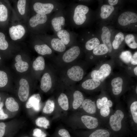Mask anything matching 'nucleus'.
I'll list each match as a JSON object with an SVG mask.
<instances>
[{"instance_id": "f257e3e1", "label": "nucleus", "mask_w": 137, "mask_h": 137, "mask_svg": "<svg viewBox=\"0 0 137 137\" xmlns=\"http://www.w3.org/2000/svg\"><path fill=\"white\" fill-rule=\"evenodd\" d=\"M65 10L68 23L74 28H77L85 22L89 11V8L87 6L75 3L68 4Z\"/></svg>"}, {"instance_id": "f03ea898", "label": "nucleus", "mask_w": 137, "mask_h": 137, "mask_svg": "<svg viewBox=\"0 0 137 137\" xmlns=\"http://www.w3.org/2000/svg\"><path fill=\"white\" fill-rule=\"evenodd\" d=\"M52 15L34 14L27 22L28 29L35 35L46 34L50 28V22Z\"/></svg>"}, {"instance_id": "7ed1b4c3", "label": "nucleus", "mask_w": 137, "mask_h": 137, "mask_svg": "<svg viewBox=\"0 0 137 137\" xmlns=\"http://www.w3.org/2000/svg\"><path fill=\"white\" fill-rule=\"evenodd\" d=\"M65 4L57 0L36 1L32 4V8L35 13L49 15L65 8Z\"/></svg>"}, {"instance_id": "20e7f679", "label": "nucleus", "mask_w": 137, "mask_h": 137, "mask_svg": "<svg viewBox=\"0 0 137 137\" xmlns=\"http://www.w3.org/2000/svg\"><path fill=\"white\" fill-rule=\"evenodd\" d=\"M68 23L66 12L64 8L58 10L52 15L50 22V28L54 34L64 29Z\"/></svg>"}, {"instance_id": "39448f33", "label": "nucleus", "mask_w": 137, "mask_h": 137, "mask_svg": "<svg viewBox=\"0 0 137 137\" xmlns=\"http://www.w3.org/2000/svg\"><path fill=\"white\" fill-rule=\"evenodd\" d=\"M36 36L46 44H49L52 48L56 52H62L66 50V46L54 35H51L46 34Z\"/></svg>"}, {"instance_id": "423d86ee", "label": "nucleus", "mask_w": 137, "mask_h": 137, "mask_svg": "<svg viewBox=\"0 0 137 137\" xmlns=\"http://www.w3.org/2000/svg\"><path fill=\"white\" fill-rule=\"evenodd\" d=\"M54 35L58 38L65 46L75 44L77 42V35L73 31L64 29Z\"/></svg>"}, {"instance_id": "0eeeda50", "label": "nucleus", "mask_w": 137, "mask_h": 137, "mask_svg": "<svg viewBox=\"0 0 137 137\" xmlns=\"http://www.w3.org/2000/svg\"><path fill=\"white\" fill-rule=\"evenodd\" d=\"M26 31L25 26L21 23L11 26L9 30L10 37L13 41L22 39L25 35Z\"/></svg>"}, {"instance_id": "6e6552de", "label": "nucleus", "mask_w": 137, "mask_h": 137, "mask_svg": "<svg viewBox=\"0 0 137 137\" xmlns=\"http://www.w3.org/2000/svg\"><path fill=\"white\" fill-rule=\"evenodd\" d=\"M111 70L110 65L108 64H104L101 66L98 70L92 71L91 76L92 79L102 80L110 75Z\"/></svg>"}, {"instance_id": "1a4fd4ad", "label": "nucleus", "mask_w": 137, "mask_h": 137, "mask_svg": "<svg viewBox=\"0 0 137 137\" xmlns=\"http://www.w3.org/2000/svg\"><path fill=\"white\" fill-rule=\"evenodd\" d=\"M124 117V113L120 110H117L110 118L109 123L111 128L114 131L119 130L122 127L121 122Z\"/></svg>"}, {"instance_id": "9d476101", "label": "nucleus", "mask_w": 137, "mask_h": 137, "mask_svg": "<svg viewBox=\"0 0 137 137\" xmlns=\"http://www.w3.org/2000/svg\"><path fill=\"white\" fill-rule=\"evenodd\" d=\"M28 1L25 0H18L16 4V10L18 16L27 22L28 10ZM28 20V19L27 18Z\"/></svg>"}, {"instance_id": "9b49d317", "label": "nucleus", "mask_w": 137, "mask_h": 137, "mask_svg": "<svg viewBox=\"0 0 137 137\" xmlns=\"http://www.w3.org/2000/svg\"><path fill=\"white\" fill-rule=\"evenodd\" d=\"M119 23L122 26H125L131 23L137 22V14L131 11H126L121 13L118 19Z\"/></svg>"}, {"instance_id": "f8f14e48", "label": "nucleus", "mask_w": 137, "mask_h": 137, "mask_svg": "<svg viewBox=\"0 0 137 137\" xmlns=\"http://www.w3.org/2000/svg\"><path fill=\"white\" fill-rule=\"evenodd\" d=\"M34 39L37 43L34 46V48L36 52L39 54L42 55H50L52 53L51 48L46 44L35 35Z\"/></svg>"}, {"instance_id": "ddd939ff", "label": "nucleus", "mask_w": 137, "mask_h": 137, "mask_svg": "<svg viewBox=\"0 0 137 137\" xmlns=\"http://www.w3.org/2000/svg\"><path fill=\"white\" fill-rule=\"evenodd\" d=\"M80 52L81 50L79 47L74 45L64 53L62 56V59L65 62H71L78 58Z\"/></svg>"}, {"instance_id": "4468645a", "label": "nucleus", "mask_w": 137, "mask_h": 137, "mask_svg": "<svg viewBox=\"0 0 137 137\" xmlns=\"http://www.w3.org/2000/svg\"><path fill=\"white\" fill-rule=\"evenodd\" d=\"M20 86L18 92V96L20 100L26 101L28 97L29 87L27 81L26 79L21 78L19 81Z\"/></svg>"}, {"instance_id": "2eb2a0df", "label": "nucleus", "mask_w": 137, "mask_h": 137, "mask_svg": "<svg viewBox=\"0 0 137 137\" xmlns=\"http://www.w3.org/2000/svg\"><path fill=\"white\" fill-rule=\"evenodd\" d=\"M67 74L71 80L75 81L81 80L84 74L82 68L78 66H74L69 69Z\"/></svg>"}, {"instance_id": "dca6fc26", "label": "nucleus", "mask_w": 137, "mask_h": 137, "mask_svg": "<svg viewBox=\"0 0 137 137\" xmlns=\"http://www.w3.org/2000/svg\"><path fill=\"white\" fill-rule=\"evenodd\" d=\"M41 97L39 94H35L31 96L27 102L26 107L27 108H32L36 111H39L40 109V102Z\"/></svg>"}, {"instance_id": "f3484780", "label": "nucleus", "mask_w": 137, "mask_h": 137, "mask_svg": "<svg viewBox=\"0 0 137 137\" xmlns=\"http://www.w3.org/2000/svg\"><path fill=\"white\" fill-rule=\"evenodd\" d=\"M102 32L101 35V38L103 44L107 47L109 53L111 52L112 50V44L110 41L111 32L107 27L103 26L102 29Z\"/></svg>"}, {"instance_id": "a211bd4d", "label": "nucleus", "mask_w": 137, "mask_h": 137, "mask_svg": "<svg viewBox=\"0 0 137 137\" xmlns=\"http://www.w3.org/2000/svg\"><path fill=\"white\" fill-rule=\"evenodd\" d=\"M81 119L82 123L88 129H94L98 126V120L96 117L84 115L81 116Z\"/></svg>"}, {"instance_id": "6ab92c4d", "label": "nucleus", "mask_w": 137, "mask_h": 137, "mask_svg": "<svg viewBox=\"0 0 137 137\" xmlns=\"http://www.w3.org/2000/svg\"><path fill=\"white\" fill-rule=\"evenodd\" d=\"M52 84L50 75L48 73H45L41 80L40 88L44 92H46L51 89Z\"/></svg>"}, {"instance_id": "aec40b11", "label": "nucleus", "mask_w": 137, "mask_h": 137, "mask_svg": "<svg viewBox=\"0 0 137 137\" xmlns=\"http://www.w3.org/2000/svg\"><path fill=\"white\" fill-rule=\"evenodd\" d=\"M123 80L121 77H117L113 79L111 82L112 87V91L115 95L119 94L122 90V85Z\"/></svg>"}, {"instance_id": "412c9836", "label": "nucleus", "mask_w": 137, "mask_h": 137, "mask_svg": "<svg viewBox=\"0 0 137 137\" xmlns=\"http://www.w3.org/2000/svg\"><path fill=\"white\" fill-rule=\"evenodd\" d=\"M15 59L16 62L14 65L17 71L19 72L23 73L28 70L29 67L28 64L26 62L22 60L20 55H17Z\"/></svg>"}, {"instance_id": "4be33fe9", "label": "nucleus", "mask_w": 137, "mask_h": 137, "mask_svg": "<svg viewBox=\"0 0 137 137\" xmlns=\"http://www.w3.org/2000/svg\"><path fill=\"white\" fill-rule=\"evenodd\" d=\"M81 105L83 109L86 112L91 114L95 113L96 106L94 101L87 99L83 100Z\"/></svg>"}, {"instance_id": "5701e85b", "label": "nucleus", "mask_w": 137, "mask_h": 137, "mask_svg": "<svg viewBox=\"0 0 137 137\" xmlns=\"http://www.w3.org/2000/svg\"><path fill=\"white\" fill-rule=\"evenodd\" d=\"M100 81L96 79H87L82 84V86L84 89L91 90H94L100 85Z\"/></svg>"}, {"instance_id": "b1692460", "label": "nucleus", "mask_w": 137, "mask_h": 137, "mask_svg": "<svg viewBox=\"0 0 137 137\" xmlns=\"http://www.w3.org/2000/svg\"><path fill=\"white\" fill-rule=\"evenodd\" d=\"M5 105L7 109L11 112L17 111L19 108L18 103L12 97L7 98L6 100Z\"/></svg>"}, {"instance_id": "393cba45", "label": "nucleus", "mask_w": 137, "mask_h": 137, "mask_svg": "<svg viewBox=\"0 0 137 137\" xmlns=\"http://www.w3.org/2000/svg\"><path fill=\"white\" fill-rule=\"evenodd\" d=\"M73 98V107L74 109H76L81 105L84 100V97L81 92L78 91H76L74 93Z\"/></svg>"}, {"instance_id": "a878e982", "label": "nucleus", "mask_w": 137, "mask_h": 137, "mask_svg": "<svg viewBox=\"0 0 137 137\" xmlns=\"http://www.w3.org/2000/svg\"><path fill=\"white\" fill-rule=\"evenodd\" d=\"M114 7L108 5H104L101 8L100 16L103 19L107 18L111 14L114 10Z\"/></svg>"}, {"instance_id": "bb28decb", "label": "nucleus", "mask_w": 137, "mask_h": 137, "mask_svg": "<svg viewBox=\"0 0 137 137\" xmlns=\"http://www.w3.org/2000/svg\"><path fill=\"white\" fill-rule=\"evenodd\" d=\"M45 62L44 58L41 56L37 57L33 62L32 67L36 71L43 70L45 68Z\"/></svg>"}, {"instance_id": "cd10ccee", "label": "nucleus", "mask_w": 137, "mask_h": 137, "mask_svg": "<svg viewBox=\"0 0 137 137\" xmlns=\"http://www.w3.org/2000/svg\"><path fill=\"white\" fill-rule=\"evenodd\" d=\"M58 104L61 108L63 110L66 111L69 108L68 98L64 93H61L58 98Z\"/></svg>"}, {"instance_id": "c85d7f7f", "label": "nucleus", "mask_w": 137, "mask_h": 137, "mask_svg": "<svg viewBox=\"0 0 137 137\" xmlns=\"http://www.w3.org/2000/svg\"><path fill=\"white\" fill-rule=\"evenodd\" d=\"M9 16V11L7 7L4 4H0V22L6 21Z\"/></svg>"}, {"instance_id": "c756f323", "label": "nucleus", "mask_w": 137, "mask_h": 137, "mask_svg": "<svg viewBox=\"0 0 137 137\" xmlns=\"http://www.w3.org/2000/svg\"><path fill=\"white\" fill-rule=\"evenodd\" d=\"M100 42L97 38L94 37L88 40L85 42V47L88 50H93L100 44Z\"/></svg>"}, {"instance_id": "7c9ffc66", "label": "nucleus", "mask_w": 137, "mask_h": 137, "mask_svg": "<svg viewBox=\"0 0 137 137\" xmlns=\"http://www.w3.org/2000/svg\"><path fill=\"white\" fill-rule=\"evenodd\" d=\"M124 39V35L122 32H119L117 33L115 36V39L112 43L113 48L115 49H118Z\"/></svg>"}, {"instance_id": "2f4dec72", "label": "nucleus", "mask_w": 137, "mask_h": 137, "mask_svg": "<svg viewBox=\"0 0 137 137\" xmlns=\"http://www.w3.org/2000/svg\"><path fill=\"white\" fill-rule=\"evenodd\" d=\"M108 51L107 47L103 44L99 45L93 50V53L96 55H101L106 54Z\"/></svg>"}, {"instance_id": "473e14b6", "label": "nucleus", "mask_w": 137, "mask_h": 137, "mask_svg": "<svg viewBox=\"0 0 137 137\" xmlns=\"http://www.w3.org/2000/svg\"><path fill=\"white\" fill-rule=\"evenodd\" d=\"M125 42L128 46L132 49H135L137 47V44L135 41L134 36L132 34L126 35L125 37Z\"/></svg>"}, {"instance_id": "72a5a7b5", "label": "nucleus", "mask_w": 137, "mask_h": 137, "mask_svg": "<svg viewBox=\"0 0 137 137\" xmlns=\"http://www.w3.org/2000/svg\"><path fill=\"white\" fill-rule=\"evenodd\" d=\"M110 134L107 130L99 129L92 132L89 137H109Z\"/></svg>"}, {"instance_id": "f704fd0d", "label": "nucleus", "mask_w": 137, "mask_h": 137, "mask_svg": "<svg viewBox=\"0 0 137 137\" xmlns=\"http://www.w3.org/2000/svg\"><path fill=\"white\" fill-rule=\"evenodd\" d=\"M55 108V103L53 101L48 100L46 102L43 109V112L46 114H50L54 110Z\"/></svg>"}, {"instance_id": "c9c22d12", "label": "nucleus", "mask_w": 137, "mask_h": 137, "mask_svg": "<svg viewBox=\"0 0 137 137\" xmlns=\"http://www.w3.org/2000/svg\"><path fill=\"white\" fill-rule=\"evenodd\" d=\"M36 125L39 127L46 129L49 124V121L45 117H42L38 118L35 121Z\"/></svg>"}, {"instance_id": "e433bc0d", "label": "nucleus", "mask_w": 137, "mask_h": 137, "mask_svg": "<svg viewBox=\"0 0 137 137\" xmlns=\"http://www.w3.org/2000/svg\"><path fill=\"white\" fill-rule=\"evenodd\" d=\"M5 35L0 32V49L4 50L7 49L9 47L8 43L6 39Z\"/></svg>"}, {"instance_id": "4c0bfd02", "label": "nucleus", "mask_w": 137, "mask_h": 137, "mask_svg": "<svg viewBox=\"0 0 137 137\" xmlns=\"http://www.w3.org/2000/svg\"><path fill=\"white\" fill-rule=\"evenodd\" d=\"M132 56L131 53L130 51H125L121 53L120 58L124 62L128 63L130 62Z\"/></svg>"}, {"instance_id": "58836bf2", "label": "nucleus", "mask_w": 137, "mask_h": 137, "mask_svg": "<svg viewBox=\"0 0 137 137\" xmlns=\"http://www.w3.org/2000/svg\"><path fill=\"white\" fill-rule=\"evenodd\" d=\"M130 110L134 122L137 123V101L134 102L131 104Z\"/></svg>"}, {"instance_id": "ea45409f", "label": "nucleus", "mask_w": 137, "mask_h": 137, "mask_svg": "<svg viewBox=\"0 0 137 137\" xmlns=\"http://www.w3.org/2000/svg\"><path fill=\"white\" fill-rule=\"evenodd\" d=\"M8 81V78L7 74L4 71L0 70V88L5 86Z\"/></svg>"}, {"instance_id": "a19ab883", "label": "nucleus", "mask_w": 137, "mask_h": 137, "mask_svg": "<svg viewBox=\"0 0 137 137\" xmlns=\"http://www.w3.org/2000/svg\"><path fill=\"white\" fill-rule=\"evenodd\" d=\"M110 109L109 107L106 104V105L100 109V113L101 116L103 117H106L109 114Z\"/></svg>"}, {"instance_id": "79ce46f5", "label": "nucleus", "mask_w": 137, "mask_h": 137, "mask_svg": "<svg viewBox=\"0 0 137 137\" xmlns=\"http://www.w3.org/2000/svg\"><path fill=\"white\" fill-rule=\"evenodd\" d=\"M33 135L35 137H46V134L40 129L38 128L33 130Z\"/></svg>"}, {"instance_id": "37998d69", "label": "nucleus", "mask_w": 137, "mask_h": 137, "mask_svg": "<svg viewBox=\"0 0 137 137\" xmlns=\"http://www.w3.org/2000/svg\"><path fill=\"white\" fill-rule=\"evenodd\" d=\"M7 127L5 123L4 122H0V137H3L5 135Z\"/></svg>"}, {"instance_id": "c03bdc74", "label": "nucleus", "mask_w": 137, "mask_h": 137, "mask_svg": "<svg viewBox=\"0 0 137 137\" xmlns=\"http://www.w3.org/2000/svg\"><path fill=\"white\" fill-rule=\"evenodd\" d=\"M59 135L62 137H71L68 131L65 129H61L58 131Z\"/></svg>"}, {"instance_id": "a18cd8bd", "label": "nucleus", "mask_w": 137, "mask_h": 137, "mask_svg": "<svg viewBox=\"0 0 137 137\" xmlns=\"http://www.w3.org/2000/svg\"><path fill=\"white\" fill-rule=\"evenodd\" d=\"M8 117V115L6 113L3 108L0 109V120H3L7 119Z\"/></svg>"}, {"instance_id": "49530a36", "label": "nucleus", "mask_w": 137, "mask_h": 137, "mask_svg": "<svg viewBox=\"0 0 137 137\" xmlns=\"http://www.w3.org/2000/svg\"><path fill=\"white\" fill-rule=\"evenodd\" d=\"M130 62L131 64L133 65L137 64V52H135L132 56Z\"/></svg>"}, {"instance_id": "de8ad7c7", "label": "nucleus", "mask_w": 137, "mask_h": 137, "mask_svg": "<svg viewBox=\"0 0 137 137\" xmlns=\"http://www.w3.org/2000/svg\"><path fill=\"white\" fill-rule=\"evenodd\" d=\"M96 104L97 107L99 109H100L103 106L102 103L101 99L99 98L97 100Z\"/></svg>"}, {"instance_id": "09e8293b", "label": "nucleus", "mask_w": 137, "mask_h": 137, "mask_svg": "<svg viewBox=\"0 0 137 137\" xmlns=\"http://www.w3.org/2000/svg\"><path fill=\"white\" fill-rule=\"evenodd\" d=\"M110 5L112 6L116 5L118 3V0H109L108 1Z\"/></svg>"}, {"instance_id": "8fccbe9b", "label": "nucleus", "mask_w": 137, "mask_h": 137, "mask_svg": "<svg viewBox=\"0 0 137 137\" xmlns=\"http://www.w3.org/2000/svg\"><path fill=\"white\" fill-rule=\"evenodd\" d=\"M101 99L102 103V107H103L106 105L108 99V98L105 97H103Z\"/></svg>"}, {"instance_id": "3c124183", "label": "nucleus", "mask_w": 137, "mask_h": 137, "mask_svg": "<svg viewBox=\"0 0 137 137\" xmlns=\"http://www.w3.org/2000/svg\"><path fill=\"white\" fill-rule=\"evenodd\" d=\"M106 104L108 105L110 108L112 106V102L110 100H108L106 103Z\"/></svg>"}, {"instance_id": "603ef678", "label": "nucleus", "mask_w": 137, "mask_h": 137, "mask_svg": "<svg viewBox=\"0 0 137 137\" xmlns=\"http://www.w3.org/2000/svg\"><path fill=\"white\" fill-rule=\"evenodd\" d=\"M4 106V103L1 100V98L0 96V109L3 108Z\"/></svg>"}, {"instance_id": "864d4df0", "label": "nucleus", "mask_w": 137, "mask_h": 137, "mask_svg": "<svg viewBox=\"0 0 137 137\" xmlns=\"http://www.w3.org/2000/svg\"><path fill=\"white\" fill-rule=\"evenodd\" d=\"M134 74L137 76V66L135 67L134 69Z\"/></svg>"}, {"instance_id": "5fc2aeb1", "label": "nucleus", "mask_w": 137, "mask_h": 137, "mask_svg": "<svg viewBox=\"0 0 137 137\" xmlns=\"http://www.w3.org/2000/svg\"><path fill=\"white\" fill-rule=\"evenodd\" d=\"M136 93H137V87H136Z\"/></svg>"}, {"instance_id": "6e6d98bb", "label": "nucleus", "mask_w": 137, "mask_h": 137, "mask_svg": "<svg viewBox=\"0 0 137 137\" xmlns=\"http://www.w3.org/2000/svg\"><path fill=\"white\" fill-rule=\"evenodd\" d=\"M23 137H29V136H24Z\"/></svg>"}, {"instance_id": "4d7b16f0", "label": "nucleus", "mask_w": 137, "mask_h": 137, "mask_svg": "<svg viewBox=\"0 0 137 137\" xmlns=\"http://www.w3.org/2000/svg\"><path fill=\"white\" fill-rule=\"evenodd\" d=\"M1 59V57L0 56V60Z\"/></svg>"}]
</instances>
